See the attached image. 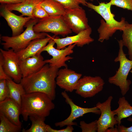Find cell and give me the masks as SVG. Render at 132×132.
Segmentation results:
<instances>
[{
	"instance_id": "obj_1",
	"label": "cell",
	"mask_w": 132,
	"mask_h": 132,
	"mask_svg": "<svg viewBox=\"0 0 132 132\" xmlns=\"http://www.w3.org/2000/svg\"><path fill=\"white\" fill-rule=\"evenodd\" d=\"M58 69L46 64L36 72L22 77L20 83L26 93H43L54 100L56 96V79Z\"/></svg>"
},
{
	"instance_id": "obj_2",
	"label": "cell",
	"mask_w": 132,
	"mask_h": 132,
	"mask_svg": "<svg viewBox=\"0 0 132 132\" xmlns=\"http://www.w3.org/2000/svg\"><path fill=\"white\" fill-rule=\"evenodd\" d=\"M52 100L45 93L38 92L25 93L22 97L21 114L27 121L31 116L46 117L55 107Z\"/></svg>"
},
{
	"instance_id": "obj_3",
	"label": "cell",
	"mask_w": 132,
	"mask_h": 132,
	"mask_svg": "<svg viewBox=\"0 0 132 132\" xmlns=\"http://www.w3.org/2000/svg\"><path fill=\"white\" fill-rule=\"evenodd\" d=\"M37 18L31 19L25 26V30L20 34L15 36L10 37L3 36L1 40L3 42L1 44L4 50L11 49L16 53L26 47L33 40L45 37L48 34L46 33H37L33 29L34 26L38 22Z\"/></svg>"
},
{
	"instance_id": "obj_4",
	"label": "cell",
	"mask_w": 132,
	"mask_h": 132,
	"mask_svg": "<svg viewBox=\"0 0 132 132\" xmlns=\"http://www.w3.org/2000/svg\"><path fill=\"white\" fill-rule=\"evenodd\" d=\"M119 49L117 56L114 60L115 62L120 63L119 68L113 76L109 77V82L119 87L121 93L123 96L126 94L129 90L132 82L127 79L128 74L132 68V60L126 57L123 50L124 46L122 40L118 41Z\"/></svg>"
},
{
	"instance_id": "obj_5",
	"label": "cell",
	"mask_w": 132,
	"mask_h": 132,
	"mask_svg": "<svg viewBox=\"0 0 132 132\" xmlns=\"http://www.w3.org/2000/svg\"><path fill=\"white\" fill-rule=\"evenodd\" d=\"M111 5L110 1L108 3L101 2L98 5L89 2L87 3V7L94 10L104 19L103 24L107 31L114 34L118 30L122 31L127 22L123 17L119 22L115 19V15L111 11Z\"/></svg>"
},
{
	"instance_id": "obj_6",
	"label": "cell",
	"mask_w": 132,
	"mask_h": 132,
	"mask_svg": "<svg viewBox=\"0 0 132 132\" xmlns=\"http://www.w3.org/2000/svg\"><path fill=\"white\" fill-rule=\"evenodd\" d=\"M34 31L37 33L49 32L55 35L65 36L72 32L65 21L63 16H49L39 20L34 26Z\"/></svg>"
},
{
	"instance_id": "obj_7",
	"label": "cell",
	"mask_w": 132,
	"mask_h": 132,
	"mask_svg": "<svg viewBox=\"0 0 132 132\" xmlns=\"http://www.w3.org/2000/svg\"><path fill=\"white\" fill-rule=\"evenodd\" d=\"M55 44V41L51 38L48 44L41 50V53L46 51L52 57L50 59L45 60V62L50 66L56 67L58 69L62 67H67L66 62L73 58L68 55L73 53V49L76 45V44H71L65 48L61 49L55 48L54 45Z\"/></svg>"
},
{
	"instance_id": "obj_8",
	"label": "cell",
	"mask_w": 132,
	"mask_h": 132,
	"mask_svg": "<svg viewBox=\"0 0 132 132\" xmlns=\"http://www.w3.org/2000/svg\"><path fill=\"white\" fill-rule=\"evenodd\" d=\"M104 84L100 76H85L78 80L76 93L84 98L92 97L102 90Z\"/></svg>"
},
{
	"instance_id": "obj_9",
	"label": "cell",
	"mask_w": 132,
	"mask_h": 132,
	"mask_svg": "<svg viewBox=\"0 0 132 132\" xmlns=\"http://www.w3.org/2000/svg\"><path fill=\"white\" fill-rule=\"evenodd\" d=\"M63 16L72 32L76 34L90 27L85 11L80 6L66 9Z\"/></svg>"
},
{
	"instance_id": "obj_10",
	"label": "cell",
	"mask_w": 132,
	"mask_h": 132,
	"mask_svg": "<svg viewBox=\"0 0 132 132\" xmlns=\"http://www.w3.org/2000/svg\"><path fill=\"white\" fill-rule=\"evenodd\" d=\"M0 51L3 58L5 73L15 82L20 83L22 77L16 53L11 49L6 50L0 48Z\"/></svg>"
},
{
	"instance_id": "obj_11",
	"label": "cell",
	"mask_w": 132,
	"mask_h": 132,
	"mask_svg": "<svg viewBox=\"0 0 132 132\" xmlns=\"http://www.w3.org/2000/svg\"><path fill=\"white\" fill-rule=\"evenodd\" d=\"M61 94L65 99L66 102L69 104L71 108V112L69 116L64 120L55 123L56 126L61 127L68 125H77V123L73 122L77 118L83 116L84 114L92 113L97 114H100V110L96 106L91 108H85L77 105L65 91L62 92Z\"/></svg>"
},
{
	"instance_id": "obj_12",
	"label": "cell",
	"mask_w": 132,
	"mask_h": 132,
	"mask_svg": "<svg viewBox=\"0 0 132 132\" xmlns=\"http://www.w3.org/2000/svg\"><path fill=\"white\" fill-rule=\"evenodd\" d=\"M113 98L109 96L104 102H98L96 106L100 110L101 115L98 120V132H105L108 128L114 127L118 124L115 116V114L111 109V104Z\"/></svg>"
},
{
	"instance_id": "obj_13",
	"label": "cell",
	"mask_w": 132,
	"mask_h": 132,
	"mask_svg": "<svg viewBox=\"0 0 132 132\" xmlns=\"http://www.w3.org/2000/svg\"><path fill=\"white\" fill-rule=\"evenodd\" d=\"M92 32V29L90 27L75 35L59 38L55 37V35L51 37L56 44V48L58 49H63L66 46L74 44L78 47H82L94 41V39L90 36Z\"/></svg>"
},
{
	"instance_id": "obj_14",
	"label": "cell",
	"mask_w": 132,
	"mask_h": 132,
	"mask_svg": "<svg viewBox=\"0 0 132 132\" xmlns=\"http://www.w3.org/2000/svg\"><path fill=\"white\" fill-rule=\"evenodd\" d=\"M82 76L81 74L65 67L58 70L56 79V84L65 91L71 92L76 89Z\"/></svg>"
},
{
	"instance_id": "obj_15",
	"label": "cell",
	"mask_w": 132,
	"mask_h": 132,
	"mask_svg": "<svg viewBox=\"0 0 132 132\" xmlns=\"http://www.w3.org/2000/svg\"><path fill=\"white\" fill-rule=\"evenodd\" d=\"M0 14L7 21L12 31V36L18 35L23 32V27L31 19L30 17L17 15L8 10L4 4L0 6Z\"/></svg>"
},
{
	"instance_id": "obj_16",
	"label": "cell",
	"mask_w": 132,
	"mask_h": 132,
	"mask_svg": "<svg viewBox=\"0 0 132 132\" xmlns=\"http://www.w3.org/2000/svg\"><path fill=\"white\" fill-rule=\"evenodd\" d=\"M0 112L14 124L21 126L19 120L21 107L12 99L9 97L0 101Z\"/></svg>"
},
{
	"instance_id": "obj_17",
	"label": "cell",
	"mask_w": 132,
	"mask_h": 132,
	"mask_svg": "<svg viewBox=\"0 0 132 132\" xmlns=\"http://www.w3.org/2000/svg\"><path fill=\"white\" fill-rule=\"evenodd\" d=\"M46 63L40 54L19 60L22 77H27L40 70Z\"/></svg>"
},
{
	"instance_id": "obj_18",
	"label": "cell",
	"mask_w": 132,
	"mask_h": 132,
	"mask_svg": "<svg viewBox=\"0 0 132 132\" xmlns=\"http://www.w3.org/2000/svg\"><path fill=\"white\" fill-rule=\"evenodd\" d=\"M51 36L48 34L45 38L33 40L25 49L16 53L19 60L41 54L42 50L51 39Z\"/></svg>"
},
{
	"instance_id": "obj_19",
	"label": "cell",
	"mask_w": 132,
	"mask_h": 132,
	"mask_svg": "<svg viewBox=\"0 0 132 132\" xmlns=\"http://www.w3.org/2000/svg\"><path fill=\"white\" fill-rule=\"evenodd\" d=\"M43 0H24L22 2L16 4H4L9 10L15 11L21 13V16H26L34 18L33 15V10L37 5Z\"/></svg>"
},
{
	"instance_id": "obj_20",
	"label": "cell",
	"mask_w": 132,
	"mask_h": 132,
	"mask_svg": "<svg viewBox=\"0 0 132 132\" xmlns=\"http://www.w3.org/2000/svg\"><path fill=\"white\" fill-rule=\"evenodd\" d=\"M118 104V108L113 111L117 115L115 117L118 125H120L122 119L132 115V106L124 96L119 98Z\"/></svg>"
},
{
	"instance_id": "obj_21",
	"label": "cell",
	"mask_w": 132,
	"mask_h": 132,
	"mask_svg": "<svg viewBox=\"0 0 132 132\" xmlns=\"http://www.w3.org/2000/svg\"><path fill=\"white\" fill-rule=\"evenodd\" d=\"M40 5L49 16H63L65 12L64 7L55 0H43Z\"/></svg>"
},
{
	"instance_id": "obj_22",
	"label": "cell",
	"mask_w": 132,
	"mask_h": 132,
	"mask_svg": "<svg viewBox=\"0 0 132 132\" xmlns=\"http://www.w3.org/2000/svg\"><path fill=\"white\" fill-rule=\"evenodd\" d=\"M6 80L9 90V97L21 107L22 96L26 93L24 89L20 83L15 82L10 77Z\"/></svg>"
},
{
	"instance_id": "obj_23",
	"label": "cell",
	"mask_w": 132,
	"mask_h": 132,
	"mask_svg": "<svg viewBox=\"0 0 132 132\" xmlns=\"http://www.w3.org/2000/svg\"><path fill=\"white\" fill-rule=\"evenodd\" d=\"M32 122L30 127L26 130L23 129V132H47V125L44 122L45 117L38 116L29 117Z\"/></svg>"
},
{
	"instance_id": "obj_24",
	"label": "cell",
	"mask_w": 132,
	"mask_h": 132,
	"mask_svg": "<svg viewBox=\"0 0 132 132\" xmlns=\"http://www.w3.org/2000/svg\"><path fill=\"white\" fill-rule=\"evenodd\" d=\"M122 31L123 44L128 49L129 59L132 60V24L127 22Z\"/></svg>"
},
{
	"instance_id": "obj_25",
	"label": "cell",
	"mask_w": 132,
	"mask_h": 132,
	"mask_svg": "<svg viewBox=\"0 0 132 132\" xmlns=\"http://www.w3.org/2000/svg\"><path fill=\"white\" fill-rule=\"evenodd\" d=\"M0 132H19L21 126L16 125L0 112Z\"/></svg>"
},
{
	"instance_id": "obj_26",
	"label": "cell",
	"mask_w": 132,
	"mask_h": 132,
	"mask_svg": "<svg viewBox=\"0 0 132 132\" xmlns=\"http://www.w3.org/2000/svg\"><path fill=\"white\" fill-rule=\"evenodd\" d=\"M62 4L65 9L78 7L81 4L87 6L88 2L86 0H55Z\"/></svg>"
},
{
	"instance_id": "obj_27",
	"label": "cell",
	"mask_w": 132,
	"mask_h": 132,
	"mask_svg": "<svg viewBox=\"0 0 132 132\" xmlns=\"http://www.w3.org/2000/svg\"><path fill=\"white\" fill-rule=\"evenodd\" d=\"M80 127L82 132H96L98 130L97 120L89 123H86L84 121H81Z\"/></svg>"
},
{
	"instance_id": "obj_28",
	"label": "cell",
	"mask_w": 132,
	"mask_h": 132,
	"mask_svg": "<svg viewBox=\"0 0 132 132\" xmlns=\"http://www.w3.org/2000/svg\"><path fill=\"white\" fill-rule=\"evenodd\" d=\"M112 5L131 11L132 12V0H110Z\"/></svg>"
},
{
	"instance_id": "obj_29",
	"label": "cell",
	"mask_w": 132,
	"mask_h": 132,
	"mask_svg": "<svg viewBox=\"0 0 132 132\" xmlns=\"http://www.w3.org/2000/svg\"><path fill=\"white\" fill-rule=\"evenodd\" d=\"M9 92L6 80H0V101L9 98Z\"/></svg>"
},
{
	"instance_id": "obj_30",
	"label": "cell",
	"mask_w": 132,
	"mask_h": 132,
	"mask_svg": "<svg viewBox=\"0 0 132 132\" xmlns=\"http://www.w3.org/2000/svg\"><path fill=\"white\" fill-rule=\"evenodd\" d=\"M33 17L38 19H42L47 17L49 15L40 4L36 6L33 11Z\"/></svg>"
},
{
	"instance_id": "obj_31",
	"label": "cell",
	"mask_w": 132,
	"mask_h": 132,
	"mask_svg": "<svg viewBox=\"0 0 132 132\" xmlns=\"http://www.w3.org/2000/svg\"><path fill=\"white\" fill-rule=\"evenodd\" d=\"M74 130V129L71 125H68L65 128L57 130L54 129L47 125V132H72Z\"/></svg>"
},
{
	"instance_id": "obj_32",
	"label": "cell",
	"mask_w": 132,
	"mask_h": 132,
	"mask_svg": "<svg viewBox=\"0 0 132 132\" xmlns=\"http://www.w3.org/2000/svg\"><path fill=\"white\" fill-rule=\"evenodd\" d=\"M3 56L0 53V80L7 79L10 78L5 73L3 66Z\"/></svg>"
},
{
	"instance_id": "obj_33",
	"label": "cell",
	"mask_w": 132,
	"mask_h": 132,
	"mask_svg": "<svg viewBox=\"0 0 132 132\" xmlns=\"http://www.w3.org/2000/svg\"><path fill=\"white\" fill-rule=\"evenodd\" d=\"M128 120L132 121V118H129ZM121 124L118 125L117 126L118 132H132V126L129 127H126Z\"/></svg>"
},
{
	"instance_id": "obj_34",
	"label": "cell",
	"mask_w": 132,
	"mask_h": 132,
	"mask_svg": "<svg viewBox=\"0 0 132 132\" xmlns=\"http://www.w3.org/2000/svg\"><path fill=\"white\" fill-rule=\"evenodd\" d=\"M24 0H0L1 4H16L22 2Z\"/></svg>"
},
{
	"instance_id": "obj_35",
	"label": "cell",
	"mask_w": 132,
	"mask_h": 132,
	"mask_svg": "<svg viewBox=\"0 0 132 132\" xmlns=\"http://www.w3.org/2000/svg\"><path fill=\"white\" fill-rule=\"evenodd\" d=\"M105 132H118L117 126L115 128H108L106 131Z\"/></svg>"
},
{
	"instance_id": "obj_36",
	"label": "cell",
	"mask_w": 132,
	"mask_h": 132,
	"mask_svg": "<svg viewBox=\"0 0 132 132\" xmlns=\"http://www.w3.org/2000/svg\"><path fill=\"white\" fill-rule=\"evenodd\" d=\"M86 0L87 1V0ZM90 0V1H93L94 0Z\"/></svg>"
}]
</instances>
